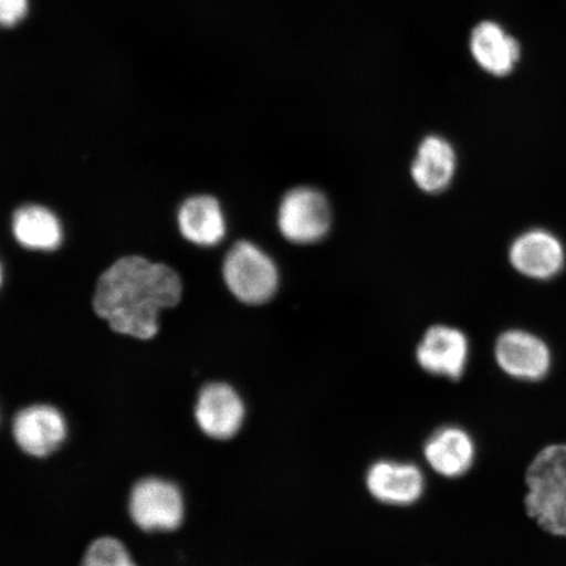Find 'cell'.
<instances>
[{
  "mask_svg": "<svg viewBox=\"0 0 566 566\" xmlns=\"http://www.w3.org/2000/svg\"><path fill=\"white\" fill-rule=\"evenodd\" d=\"M13 237L33 251H54L62 243V226L54 212L39 205H25L12 219Z\"/></svg>",
  "mask_w": 566,
  "mask_h": 566,
  "instance_id": "9a60e30c",
  "label": "cell"
},
{
  "mask_svg": "<svg viewBox=\"0 0 566 566\" xmlns=\"http://www.w3.org/2000/svg\"><path fill=\"white\" fill-rule=\"evenodd\" d=\"M28 12V0H0V28L15 27Z\"/></svg>",
  "mask_w": 566,
  "mask_h": 566,
  "instance_id": "d6986e66",
  "label": "cell"
},
{
  "mask_svg": "<svg viewBox=\"0 0 566 566\" xmlns=\"http://www.w3.org/2000/svg\"><path fill=\"white\" fill-rule=\"evenodd\" d=\"M179 274L139 256L119 259L97 282L94 308L117 334L150 339L158 334L161 310L181 300Z\"/></svg>",
  "mask_w": 566,
  "mask_h": 566,
  "instance_id": "6da1fadb",
  "label": "cell"
},
{
  "mask_svg": "<svg viewBox=\"0 0 566 566\" xmlns=\"http://www.w3.org/2000/svg\"><path fill=\"white\" fill-rule=\"evenodd\" d=\"M83 566H137L124 544L115 537H101L91 544Z\"/></svg>",
  "mask_w": 566,
  "mask_h": 566,
  "instance_id": "ac0fdd59",
  "label": "cell"
},
{
  "mask_svg": "<svg viewBox=\"0 0 566 566\" xmlns=\"http://www.w3.org/2000/svg\"><path fill=\"white\" fill-rule=\"evenodd\" d=\"M528 492L566 494V444L542 450L528 467Z\"/></svg>",
  "mask_w": 566,
  "mask_h": 566,
  "instance_id": "2e32d148",
  "label": "cell"
},
{
  "mask_svg": "<svg viewBox=\"0 0 566 566\" xmlns=\"http://www.w3.org/2000/svg\"><path fill=\"white\" fill-rule=\"evenodd\" d=\"M469 358V338L449 325L430 327L416 349V359L422 370L452 380L463 377Z\"/></svg>",
  "mask_w": 566,
  "mask_h": 566,
  "instance_id": "ba28073f",
  "label": "cell"
},
{
  "mask_svg": "<svg viewBox=\"0 0 566 566\" xmlns=\"http://www.w3.org/2000/svg\"><path fill=\"white\" fill-rule=\"evenodd\" d=\"M526 509L542 528L566 537V494L528 492Z\"/></svg>",
  "mask_w": 566,
  "mask_h": 566,
  "instance_id": "e0dca14e",
  "label": "cell"
},
{
  "mask_svg": "<svg viewBox=\"0 0 566 566\" xmlns=\"http://www.w3.org/2000/svg\"><path fill=\"white\" fill-rule=\"evenodd\" d=\"M223 280L231 294L250 306L271 301L280 286L277 265L251 242H238L231 248L223 261Z\"/></svg>",
  "mask_w": 566,
  "mask_h": 566,
  "instance_id": "7a4b0ae2",
  "label": "cell"
},
{
  "mask_svg": "<svg viewBox=\"0 0 566 566\" xmlns=\"http://www.w3.org/2000/svg\"><path fill=\"white\" fill-rule=\"evenodd\" d=\"M179 228L188 242L201 247L221 243L228 230L221 205L210 196H196L181 205Z\"/></svg>",
  "mask_w": 566,
  "mask_h": 566,
  "instance_id": "5bb4252c",
  "label": "cell"
},
{
  "mask_svg": "<svg viewBox=\"0 0 566 566\" xmlns=\"http://www.w3.org/2000/svg\"><path fill=\"white\" fill-rule=\"evenodd\" d=\"M509 261L523 277L548 281L563 272L566 253L555 233L533 229L513 240L509 248Z\"/></svg>",
  "mask_w": 566,
  "mask_h": 566,
  "instance_id": "8992f818",
  "label": "cell"
},
{
  "mask_svg": "<svg viewBox=\"0 0 566 566\" xmlns=\"http://www.w3.org/2000/svg\"><path fill=\"white\" fill-rule=\"evenodd\" d=\"M366 486L381 504L409 506L422 497L427 480L415 463L378 460L366 473Z\"/></svg>",
  "mask_w": 566,
  "mask_h": 566,
  "instance_id": "9c48e42d",
  "label": "cell"
},
{
  "mask_svg": "<svg viewBox=\"0 0 566 566\" xmlns=\"http://www.w3.org/2000/svg\"><path fill=\"white\" fill-rule=\"evenodd\" d=\"M470 45L478 65L495 76L511 74L521 55L518 42L493 21H483L472 31Z\"/></svg>",
  "mask_w": 566,
  "mask_h": 566,
  "instance_id": "4fadbf2b",
  "label": "cell"
},
{
  "mask_svg": "<svg viewBox=\"0 0 566 566\" xmlns=\"http://www.w3.org/2000/svg\"><path fill=\"white\" fill-rule=\"evenodd\" d=\"M332 212L321 190L300 187L283 196L277 224L282 237L294 244H314L327 235Z\"/></svg>",
  "mask_w": 566,
  "mask_h": 566,
  "instance_id": "3957f363",
  "label": "cell"
},
{
  "mask_svg": "<svg viewBox=\"0 0 566 566\" xmlns=\"http://www.w3.org/2000/svg\"><path fill=\"white\" fill-rule=\"evenodd\" d=\"M247 408L242 396L228 384H209L198 395L196 421L205 434L228 441L242 430Z\"/></svg>",
  "mask_w": 566,
  "mask_h": 566,
  "instance_id": "5b68a950",
  "label": "cell"
},
{
  "mask_svg": "<svg viewBox=\"0 0 566 566\" xmlns=\"http://www.w3.org/2000/svg\"><path fill=\"white\" fill-rule=\"evenodd\" d=\"M475 457V441L469 431L454 424L436 430L423 444V458L430 469L448 479L465 475Z\"/></svg>",
  "mask_w": 566,
  "mask_h": 566,
  "instance_id": "8fae6325",
  "label": "cell"
},
{
  "mask_svg": "<svg viewBox=\"0 0 566 566\" xmlns=\"http://www.w3.org/2000/svg\"><path fill=\"white\" fill-rule=\"evenodd\" d=\"M2 282H3V271H2V265H0V286H2Z\"/></svg>",
  "mask_w": 566,
  "mask_h": 566,
  "instance_id": "ffe728a7",
  "label": "cell"
},
{
  "mask_svg": "<svg viewBox=\"0 0 566 566\" xmlns=\"http://www.w3.org/2000/svg\"><path fill=\"white\" fill-rule=\"evenodd\" d=\"M457 165V153L450 142L440 136H429L417 148L410 175L422 192L438 195L451 186Z\"/></svg>",
  "mask_w": 566,
  "mask_h": 566,
  "instance_id": "7c38bea8",
  "label": "cell"
},
{
  "mask_svg": "<svg viewBox=\"0 0 566 566\" xmlns=\"http://www.w3.org/2000/svg\"><path fill=\"white\" fill-rule=\"evenodd\" d=\"M129 512L133 522L146 533L174 531L184 520L182 494L171 481L147 478L134 485Z\"/></svg>",
  "mask_w": 566,
  "mask_h": 566,
  "instance_id": "277c9868",
  "label": "cell"
},
{
  "mask_svg": "<svg viewBox=\"0 0 566 566\" xmlns=\"http://www.w3.org/2000/svg\"><path fill=\"white\" fill-rule=\"evenodd\" d=\"M19 448L35 458L53 454L66 440L67 424L59 409L39 405L21 409L13 420Z\"/></svg>",
  "mask_w": 566,
  "mask_h": 566,
  "instance_id": "30bf717a",
  "label": "cell"
},
{
  "mask_svg": "<svg viewBox=\"0 0 566 566\" xmlns=\"http://www.w3.org/2000/svg\"><path fill=\"white\" fill-rule=\"evenodd\" d=\"M494 356L501 370L515 379L536 381L546 378L551 370L548 345L527 331L504 332L495 343Z\"/></svg>",
  "mask_w": 566,
  "mask_h": 566,
  "instance_id": "52a82bcc",
  "label": "cell"
}]
</instances>
